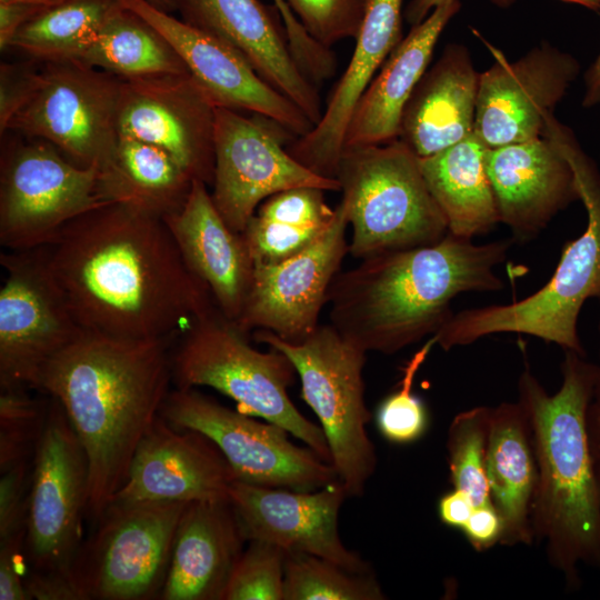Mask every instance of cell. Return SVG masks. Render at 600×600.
Instances as JSON below:
<instances>
[{
	"mask_svg": "<svg viewBox=\"0 0 600 600\" xmlns=\"http://www.w3.org/2000/svg\"><path fill=\"white\" fill-rule=\"evenodd\" d=\"M461 530L469 544L477 552H483L501 542L503 521L493 504L474 507Z\"/></svg>",
	"mask_w": 600,
	"mask_h": 600,
	"instance_id": "cell-44",
	"label": "cell"
},
{
	"mask_svg": "<svg viewBox=\"0 0 600 600\" xmlns=\"http://www.w3.org/2000/svg\"><path fill=\"white\" fill-rule=\"evenodd\" d=\"M79 61L121 79L190 73L167 39L123 7L107 21Z\"/></svg>",
	"mask_w": 600,
	"mask_h": 600,
	"instance_id": "cell-32",
	"label": "cell"
},
{
	"mask_svg": "<svg viewBox=\"0 0 600 600\" xmlns=\"http://www.w3.org/2000/svg\"><path fill=\"white\" fill-rule=\"evenodd\" d=\"M162 219L187 267L210 289L221 314L234 323L254 271L243 236L228 227L200 180H193L182 208Z\"/></svg>",
	"mask_w": 600,
	"mask_h": 600,
	"instance_id": "cell-25",
	"label": "cell"
},
{
	"mask_svg": "<svg viewBox=\"0 0 600 600\" xmlns=\"http://www.w3.org/2000/svg\"><path fill=\"white\" fill-rule=\"evenodd\" d=\"M336 178L352 226L353 258L432 244L448 233L419 157L399 139L344 148Z\"/></svg>",
	"mask_w": 600,
	"mask_h": 600,
	"instance_id": "cell-7",
	"label": "cell"
},
{
	"mask_svg": "<svg viewBox=\"0 0 600 600\" xmlns=\"http://www.w3.org/2000/svg\"><path fill=\"white\" fill-rule=\"evenodd\" d=\"M491 407L479 406L452 419L447 438L450 481L464 491L474 507L491 506L486 454Z\"/></svg>",
	"mask_w": 600,
	"mask_h": 600,
	"instance_id": "cell-35",
	"label": "cell"
},
{
	"mask_svg": "<svg viewBox=\"0 0 600 600\" xmlns=\"http://www.w3.org/2000/svg\"><path fill=\"white\" fill-rule=\"evenodd\" d=\"M297 137L259 113L216 108L212 201L228 227L241 233L263 200L293 188L340 191L337 178L320 176L288 151Z\"/></svg>",
	"mask_w": 600,
	"mask_h": 600,
	"instance_id": "cell-13",
	"label": "cell"
},
{
	"mask_svg": "<svg viewBox=\"0 0 600 600\" xmlns=\"http://www.w3.org/2000/svg\"><path fill=\"white\" fill-rule=\"evenodd\" d=\"M311 38L326 48L360 32L369 0H286Z\"/></svg>",
	"mask_w": 600,
	"mask_h": 600,
	"instance_id": "cell-39",
	"label": "cell"
},
{
	"mask_svg": "<svg viewBox=\"0 0 600 600\" xmlns=\"http://www.w3.org/2000/svg\"><path fill=\"white\" fill-rule=\"evenodd\" d=\"M47 248L83 330L173 339L220 312L163 219L131 206L103 202L68 222Z\"/></svg>",
	"mask_w": 600,
	"mask_h": 600,
	"instance_id": "cell-1",
	"label": "cell"
},
{
	"mask_svg": "<svg viewBox=\"0 0 600 600\" xmlns=\"http://www.w3.org/2000/svg\"><path fill=\"white\" fill-rule=\"evenodd\" d=\"M372 571H350L327 559L286 551L283 600H383Z\"/></svg>",
	"mask_w": 600,
	"mask_h": 600,
	"instance_id": "cell-34",
	"label": "cell"
},
{
	"mask_svg": "<svg viewBox=\"0 0 600 600\" xmlns=\"http://www.w3.org/2000/svg\"><path fill=\"white\" fill-rule=\"evenodd\" d=\"M348 224L340 201L330 227L304 250L278 263H256L236 326L247 334L264 329L290 343L307 339L319 326L329 288L349 252Z\"/></svg>",
	"mask_w": 600,
	"mask_h": 600,
	"instance_id": "cell-17",
	"label": "cell"
},
{
	"mask_svg": "<svg viewBox=\"0 0 600 600\" xmlns=\"http://www.w3.org/2000/svg\"><path fill=\"white\" fill-rule=\"evenodd\" d=\"M460 7L459 0L443 2L412 26L396 46L360 98L347 128L343 149L398 139L404 107L429 68L442 31Z\"/></svg>",
	"mask_w": 600,
	"mask_h": 600,
	"instance_id": "cell-28",
	"label": "cell"
},
{
	"mask_svg": "<svg viewBox=\"0 0 600 600\" xmlns=\"http://www.w3.org/2000/svg\"><path fill=\"white\" fill-rule=\"evenodd\" d=\"M159 31L214 106L259 113L297 138L314 126L289 98L266 82L230 44L161 11L146 0H118Z\"/></svg>",
	"mask_w": 600,
	"mask_h": 600,
	"instance_id": "cell-20",
	"label": "cell"
},
{
	"mask_svg": "<svg viewBox=\"0 0 600 600\" xmlns=\"http://www.w3.org/2000/svg\"><path fill=\"white\" fill-rule=\"evenodd\" d=\"M50 399L33 398L27 389H1L0 471L32 463L42 438Z\"/></svg>",
	"mask_w": 600,
	"mask_h": 600,
	"instance_id": "cell-36",
	"label": "cell"
},
{
	"mask_svg": "<svg viewBox=\"0 0 600 600\" xmlns=\"http://www.w3.org/2000/svg\"><path fill=\"white\" fill-rule=\"evenodd\" d=\"M348 494L340 480L317 490L271 488L236 480L229 499L248 541L274 544L332 561L350 571H372L339 534V511Z\"/></svg>",
	"mask_w": 600,
	"mask_h": 600,
	"instance_id": "cell-19",
	"label": "cell"
},
{
	"mask_svg": "<svg viewBox=\"0 0 600 600\" xmlns=\"http://www.w3.org/2000/svg\"><path fill=\"white\" fill-rule=\"evenodd\" d=\"M257 342L284 353L301 381V397L320 421L339 480L349 497L363 494L377 467L376 449L366 430L371 413L364 402L367 351L331 323L319 324L302 342L290 343L264 329Z\"/></svg>",
	"mask_w": 600,
	"mask_h": 600,
	"instance_id": "cell-8",
	"label": "cell"
},
{
	"mask_svg": "<svg viewBox=\"0 0 600 600\" xmlns=\"http://www.w3.org/2000/svg\"><path fill=\"white\" fill-rule=\"evenodd\" d=\"M562 382L552 394L524 360L518 401L531 432L537 487L531 508L534 541L568 590L581 586V567L600 573V487L588 431L597 363L564 350Z\"/></svg>",
	"mask_w": 600,
	"mask_h": 600,
	"instance_id": "cell-4",
	"label": "cell"
},
{
	"mask_svg": "<svg viewBox=\"0 0 600 600\" xmlns=\"http://www.w3.org/2000/svg\"><path fill=\"white\" fill-rule=\"evenodd\" d=\"M193 179L162 148L121 136L112 160L99 171L102 201L163 218L184 204Z\"/></svg>",
	"mask_w": 600,
	"mask_h": 600,
	"instance_id": "cell-31",
	"label": "cell"
},
{
	"mask_svg": "<svg viewBox=\"0 0 600 600\" xmlns=\"http://www.w3.org/2000/svg\"><path fill=\"white\" fill-rule=\"evenodd\" d=\"M486 472L492 503L503 521L500 543L532 544L537 463L529 422L519 401L491 407Z\"/></svg>",
	"mask_w": 600,
	"mask_h": 600,
	"instance_id": "cell-29",
	"label": "cell"
},
{
	"mask_svg": "<svg viewBox=\"0 0 600 600\" xmlns=\"http://www.w3.org/2000/svg\"><path fill=\"white\" fill-rule=\"evenodd\" d=\"M486 151L472 132L436 154L419 158L422 176L444 216L448 232L456 237L472 240L500 223Z\"/></svg>",
	"mask_w": 600,
	"mask_h": 600,
	"instance_id": "cell-30",
	"label": "cell"
},
{
	"mask_svg": "<svg viewBox=\"0 0 600 600\" xmlns=\"http://www.w3.org/2000/svg\"><path fill=\"white\" fill-rule=\"evenodd\" d=\"M151 6L156 7L157 9L171 13L176 10L173 0H146Z\"/></svg>",
	"mask_w": 600,
	"mask_h": 600,
	"instance_id": "cell-52",
	"label": "cell"
},
{
	"mask_svg": "<svg viewBox=\"0 0 600 600\" xmlns=\"http://www.w3.org/2000/svg\"><path fill=\"white\" fill-rule=\"evenodd\" d=\"M548 134L574 171L587 212L584 231L564 246L551 278L536 292L511 303L453 312L433 334L446 351L492 334L518 333L586 356L578 320L588 299H600V173L569 128L554 121Z\"/></svg>",
	"mask_w": 600,
	"mask_h": 600,
	"instance_id": "cell-5",
	"label": "cell"
},
{
	"mask_svg": "<svg viewBox=\"0 0 600 600\" xmlns=\"http://www.w3.org/2000/svg\"><path fill=\"white\" fill-rule=\"evenodd\" d=\"M600 104V51L584 74L582 106L592 108Z\"/></svg>",
	"mask_w": 600,
	"mask_h": 600,
	"instance_id": "cell-48",
	"label": "cell"
},
{
	"mask_svg": "<svg viewBox=\"0 0 600 600\" xmlns=\"http://www.w3.org/2000/svg\"><path fill=\"white\" fill-rule=\"evenodd\" d=\"M89 480L86 451L64 409L50 397L46 428L32 463L24 577H54L73 582L72 566L82 544Z\"/></svg>",
	"mask_w": 600,
	"mask_h": 600,
	"instance_id": "cell-11",
	"label": "cell"
},
{
	"mask_svg": "<svg viewBox=\"0 0 600 600\" xmlns=\"http://www.w3.org/2000/svg\"><path fill=\"white\" fill-rule=\"evenodd\" d=\"M236 480L208 437L178 429L160 416L138 446L126 481L111 501H230Z\"/></svg>",
	"mask_w": 600,
	"mask_h": 600,
	"instance_id": "cell-21",
	"label": "cell"
},
{
	"mask_svg": "<svg viewBox=\"0 0 600 600\" xmlns=\"http://www.w3.org/2000/svg\"><path fill=\"white\" fill-rule=\"evenodd\" d=\"M63 1L64 0H0V3H21L41 8H50Z\"/></svg>",
	"mask_w": 600,
	"mask_h": 600,
	"instance_id": "cell-51",
	"label": "cell"
},
{
	"mask_svg": "<svg viewBox=\"0 0 600 600\" xmlns=\"http://www.w3.org/2000/svg\"><path fill=\"white\" fill-rule=\"evenodd\" d=\"M0 388L39 390L46 364L82 328L49 262L48 248L1 253Z\"/></svg>",
	"mask_w": 600,
	"mask_h": 600,
	"instance_id": "cell-15",
	"label": "cell"
},
{
	"mask_svg": "<svg viewBox=\"0 0 600 600\" xmlns=\"http://www.w3.org/2000/svg\"><path fill=\"white\" fill-rule=\"evenodd\" d=\"M330 224L298 226L264 219L254 213L241 234L254 264H269L298 254L313 243Z\"/></svg>",
	"mask_w": 600,
	"mask_h": 600,
	"instance_id": "cell-40",
	"label": "cell"
},
{
	"mask_svg": "<svg viewBox=\"0 0 600 600\" xmlns=\"http://www.w3.org/2000/svg\"><path fill=\"white\" fill-rule=\"evenodd\" d=\"M24 544L26 532L0 539V600H29Z\"/></svg>",
	"mask_w": 600,
	"mask_h": 600,
	"instance_id": "cell-43",
	"label": "cell"
},
{
	"mask_svg": "<svg viewBox=\"0 0 600 600\" xmlns=\"http://www.w3.org/2000/svg\"><path fill=\"white\" fill-rule=\"evenodd\" d=\"M511 243L478 244L448 232L432 244L362 259L334 277L330 323L367 352L393 354L436 334L459 294L502 290L497 267Z\"/></svg>",
	"mask_w": 600,
	"mask_h": 600,
	"instance_id": "cell-3",
	"label": "cell"
},
{
	"mask_svg": "<svg viewBox=\"0 0 600 600\" xmlns=\"http://www.w3.org/2000/svg\"><path fill=\"white\" fill-rule=\"evenodd\" d=\"M160 416L178 429L208 437L237 479L251 484L311 491L339 480L333 466L270 422L232 410L196 389L170 391Z\"/></svg>",
	"mask_w": 600,
	"mask_h": 600,
	"instance_id": "cell-14",
	"label": "cell"
},
{
	"mask_svg": "<svg viewBox=\"0 0 600 600\" xmlns=\"http://www.w3.org/2000/svg\"><path fill=\"white\" fill-rule=\"evenodd\" d=\"M246 538L230 501L189 502L172 544L162 600H223Z\"/></svg>",
	"mask_w": 600,
	"mask_h": 600,
	"instance_id": "cell-26",
	"label": "cell"
},
{
	"mask_svg": "<svg viewBox=\"0 0 600 600\" xmlns=\"http://www.w3.org/2000/svg\"><path fill=\"white\" fill-rule=\"evenodd\" d=\"M446 1L448 0H410L404 10V18L411 27L416 26Z\"/></svg>",
	"mask_w": 600,
	"mask_h": 600,
	"instance_id": "cell-49",
	"label": "cell"
},
{
	"mask_svg": "<svg viewBox=\"0 0 600 600\" xmlns=\"http://www.w3.org/2000/svg\"><path fill=\"white\" fill-rule=\"evenodd\" d=\"M172 342L82 330L42 370L38 391L60 402L86 451L96 520L160 417L172 382Z\"/></svg>",
	"mask_w": 600,
	"mask_h": 600,
	"instance_id": "cell-2",
	"label": "cell"
},
{
	"mask_svg": "<svg viewBox=\"0 0 600 600\" xmlns=\"http://www.w3.org/2000/svg\"><path fill=\"white\" fill-rule=\"evenodd\" d=\"M34 60L0 64V134L11 119L29 102L39 87L41 69Z\"/></svg>",
	"mask_w": 600,
	"mask_h": 600,
	"instance_id": "cell-42",
	"label": "cell"
},
{
	"mask_svg": "<svg viewBox=\"0 0 600 600\" xmlns=\"http://www.w3.org/2000/svg\"><path fill=\"white\" fill-rule=\"evenodd\" d=\"M121 78L79 60L43 63L38 89L7 132L42 139L73 164L100 171L121 137Z\"/></svg>",
	"mask_w": 600,
	"mask_h": 600,
	"instance_id": "cell-12",
	"label": "cell"
},
{
	"mask_svg": "<svg viewBox=\"0 0 600 600\" xmlns=\"http://www.w3.org/2000/svg\"><path fill=\"white\" fill-rule=\"evenodd\" d=\"M493 3L498 4V6H508L510 4L513 0H491ZM562 1H567V2H572V3H576V4H580V6H583L586 8H589L591 10H594V11H599L600 10V0H562Z\"/></svg>",
	"mask_w": 600,
	"mask_h": 600,
	"instance_id": "cell-50",
	"label": "cell"
},
{
	"mask_svg": "<svg viewBox=\"0 0 600 600\" xmlns=\"http://www.w3.org/2000/svg\"><path fill=\"white\" fill-rule=\"evenodd\" d=\"M487 172L500 223L512 241L528 242L572 202L580 200L574 171L549 136L486 151Z\"/></svg>",
	"mask_w": 600,
	"mask_h": 600,
	"instance_id": "cell-23",
	"label": "cell"
},
{
	"mask_svg": "<svg viewBox=\"0 0 600 600\" xmlns=\"http://www.w3.org/2000/svg\"><path fill=\"white\" fill-rule=\"evenodd\" d=\"M474 504L471 498L462 490L452 489L441 496L438 502L440 521L451 528L462 529L470 518Z\"/></svg>",
	"mask_w": 600,
	"mask_h": 600,
	"instance_id": "cell-45",
	"label": "cell"
},
{
	"mask_svg": "<svg viewBox=\"0 0 600 600\" xmlns=\"http://www.w3.org/2000/svg\"><path fill=\"white\" fill-rule=\"evenodd\" d=\"M493 63L479 73L474 133L487 149L542 137L556 107L578 78L580 63L548 42L516 61L488 42Z\"/></svg>",
	"mask_w": 600,
	"mask_h": 600,
	"instance_id": "cell-16",
	"label": "cell"
},
{
	"mask_svg": "<svg viewBox=\"0 0 600 600\" xmlns=\"http://www.w3.org/2000/svg\"><path fill=\"white\" fill-rule=\"evenodd\" d=\"M437 346L434 336L407 361L398 389L379 406L376 414L380 433L390 442L408 444L420 439L428 428V412L422 400L412 392L414 378Z\"/></svg>",
	"mask_w": 600,
	"mask_h": 600,
	"instance_id": "cell-37",
	"label": "cell"
},
{
	"mask_svg": "<svg viewBox=\"0 0 600 600\" xmlns=\"http://www.w3.org/2000/svg\"><path fill=\"white\" fill-rule=\"evenodd\" d=\"M181 20L234 48L271 87L316 126L322 117L317 84L300 69L276 7L259 0H173Z\"/></svg>",
	"mask_w": 600,
	"mask_h": 600,
	"instance_id": "cell-22",
	"label": "cell"
},
{
	"mask_svg": "<svg viewBox=\"0 0 600 600\" xmlns=\"http://www.w3.org/2000/svg\"><path fill=\"white\" fill-rule=\"evenodd\" d=\"M403 0H369L350 61L320 121L287 147L311 171L336 178L350 118L366 89L402 39Z\"/></svg>",
	"mask_w": 600,
	"mask_h": 600,
	"instance_id": "cell-24",
	"label": "cell"
},
{
	"mask_svg": "<svg viewBox=\"0 0 600 600\" xmlns=\"http://www.w3.org/2000/svg\"><path fill=\"white\" fill-rule=\"evenodd\" d=\"M216 106L190 73L122 79L120 136L158 146L212 186Z\"/></svg>",
	"mask_w": 600,
	"mask_h": 600,
	"instance_id": "cell-18",
	"label": "cell"
},
{
	"mask_svg": "<svg viewBox=\"0 0 600 600\" xmlns=\"http://www.w3.org/2000/svg\"><path fill=\"white\" fill-rule=\"evenodd\" d=\"M32 463L1 472L0 539L26 532Z\"/></svg>",
	"mask_w": 600,
	"mask_h": 600,
	"instance_id": "cell-41",
	"label": "cell"
},
{
	"mask_svg": "<svg viewBox=\"0 0 600 600\" xmlns=\"http://www.w3.org/2000/svg\"><path fill=\"white\" fill-rule=\"evenodd\" d=\"M18 134L4 140L0 157V243L11 251L51 244L68 222L107 202L98 194V169Z\"/></svg>",
	"mask_w": 600,
	"mask_h": 600,
	"instance_id": "cell-10",
	"label": "cell"
},
{
	"mask_svg": "<svg viewBox=\"0 0 600 600\" xmlns=\"http://www.w3.org/2000/svg\"><path fill=\"white\" fill-rule=\"evenodd\" d=\"M172 382L177 389L210 387L236 401L238 410L286 429L331 463L321 427L292 403L288 388L296 368L281 351L262 352L248 334L221 312L196 321L172 349Z\"/></svg>",
	"mask_w": 600,
	"mask_h": 600,
	"instance_id": "cell-6",
	"label": "cell"
},
{
	"mask_svg": "<svg viewBox=\"0 0 600 600\" xmlns=\"http://www.w3.org/2000/svg\"><path fill=\"white\" fill-rule=\"evenodd\" d=\"M46 8L21 3H0V49L10 48L16 33L31 18Z\"/></svg>",
	"mask_w": 600,
	"mask_h": 600,
	"instance_id": "cell-46",
	"label": "cell"
},
{
	"mask_svg": "<svg viewBox=\"0 0 600 600\" xmlns=\"http://www.w3.org/2000/svg\"><path fill=\"white\" fill-rule=\"evenodd\" d=\"M121 7L118 0H64L22 26L10 48L42 63L79 60Z\"/></svg>",
	"mask_w": 600,
	"mask_h": 600,
	"instance_id": "cell-33",
	"label": "cell"
},
{
	"mask_svg": "<svg viewBox=\"0 0 600 600\" xmlns=\"http://www.w3.org/2000/svg\"><path fill=\"white\" fill-rule=\"evenodd\" d=\"M187 504L110 501L72 566L80 599H160L176 530Z\"/></svg>",
	"mask_w": 600,
	"mask_h": 600,
	"instance_id": "cell-9",
	"label": "cell"
},
{
	"mask_svg": "<svg viewBox=\"0 0 600 600\" xmlns=\"http://www.w3.org/2000/svg\"><path fill=\"white\" fill-rule=\"evenodd\" d=\"M273 1H280V0H273Z\"/></svg>",
	"mask_w": 600,
	"mask_h": 600,
	"instance_id": "cell-53",
	"label": "cell"
},
{
	"mask_svg": "<svg viewBox=\"0 0 600 600\" xmlns=\"http://www.w3.org/2000/svg\"><path fill=\"white\" fill-rule=\"evenodd\" d=\"M479 72L468 48L448 44L410 99L398 139L417 157L436 154L474 131Z\"/></svg>",
	"mask_w": 600,
	"mask_h": 600,
	"instance_id": "cell-27",
	"label": "cell"
},
{
	"mask_svg": "<svg viewBox=\"0 0 600 600\" xmlns=\"http://www.w3.org/2000/svg\"><path fill=\"white\" fill-rule=\"evenodd\" d=\"M588 431L596 473L600 487V348L599 362L597 363V380L594 384L593 396L588 410Z\"/></svg>",
	"mask_w": 600,
	"mask_h": 600,
	"instance_id": "cell-47",
	"label": "cell"
},
{
	"mask_svg": "<svg viewBox=\"0 0 600 600\" xmlns=\"http://www.w3.org/2000/svg\"><path fill=\"white\" fill-rule=\"evenodd\" d=\"M284 554L281 548L248 541L233 568L223 600H283Z\"/></svg>",
	"mask_w": 600,
	"mask_h": 600,
	"instance_id": "cell-38",
	"label": "cell"
}]
</instances>
